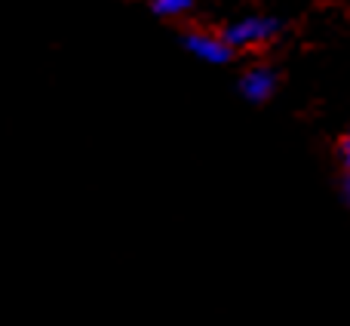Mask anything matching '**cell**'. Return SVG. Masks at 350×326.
Masks as SVG:
<instances>
[{
  "instance_id": "obj_2",
  "label": "cell",
  "mask_w": 350,
  "mask_h": 326,
  "mask_svg": "<svg viewBox=\"0 0 350 326\" xmlns=\"http://www.w3.org/2000/svg\"><path fill=\"white\" fill-rule=\"evenodd\" d=\"M185 47L191 55H197L200 62L206 65H224L230 59V47L224 37H215V34H203V31H193V34L185 37Z\"/></svg>"
},
{
  "instance_id": "obj_5",
  "label": "cell",
  "mask_w": 350,
  "mask_h": 326,
  "mask_svg": "<svg viewBox=\"0 0 350 326\" xmlns=\"http://www.w3.org/2000/svg\"><path fill=\"white\" fill-rule=\"evenodd\" d=\"M341 158H345V163H347V169H350V133H347V139L341 142Z\"/></svg>"
},
{
  "instance_id": "obj_6",
  "label": "cell",
  "mask_w": 350,
  "mask_h": 326,
  "mask_svg": "<svg viewBox=\"0 0 350 326\" xmlns=\"http://www.w3.org/2000/svg\"><path fill=\"white\" fill-rule=\"evenodd\" d=\"M345 194H347V200H350V173H347V181H345Z\"/></svg>"
},
{
  "instance_id": "obj_4",
  "label": "cell",
  "mask_w": 350,
  "mask_h": 326,
  "mask_svg": "<svg viewBox=\"0 0 350 326\" xmlns=\"http://www.w3.org/2000/svg\"><path fill=\"white\" fill-rule=\"evenodd\" d=\"M191 6V0H154V10L160 16H181Z\"/></svg>"
},
{
  "instance_id": "obj_1",
  "label": "cell",
  "mask_w": 350,
  "mask_h": 326,
  "mask_svg": "<svg viewBox=\"0 0 350 326\" xmlns=\"http://www.w3.org/2000/svg\"><path fill=\"white\" fill-rule=\"evenodd\" d=\"M277 34V22L273 18H261V16H249V18H240L237 25H230L224 40H228L230 49H252V47H261L267 43L271 37Z\"/></svg>"
},
{
  "instance_id": "obj_3",
  "label": "cell",
  "mask_w": 350,
  "mask_h": 326,
  "mask_svg": "<svg viewBox=\"0 0 350 326\" xmlns=\"http://www.w3.org/2000/svg\"><path fill=\"white\" fill-rule=\"evenodd\" d=\"M273 86H277V80H273V74L267 71V68H252V71H246L240 80V90L249 102H265L273 92Z\"/></svg>"
}]
</instances>
